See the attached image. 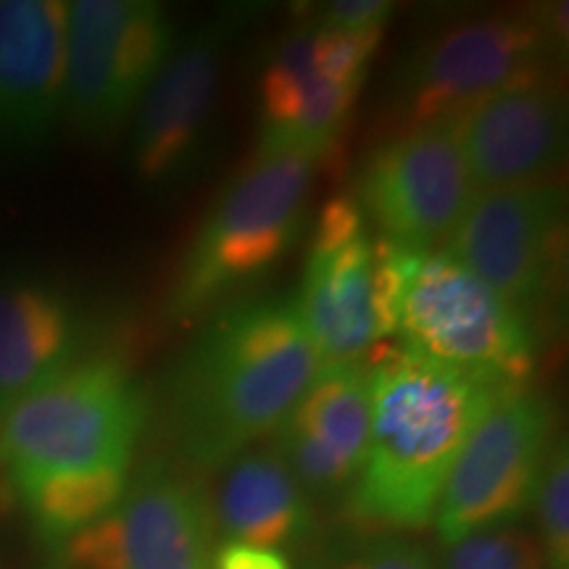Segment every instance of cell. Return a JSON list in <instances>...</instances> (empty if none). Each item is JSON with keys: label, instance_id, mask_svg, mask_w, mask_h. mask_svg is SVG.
<instances>
[{"label": "cell", "instance_id": "cell-1", "mask_svg": "<svg viewBox=\"0 0 569 569\" xmlns=\"http://www.w3.org/2000/svg\"><path fill=\"white\" fill-rule=\"evenodd\" d=\"M319 367L296 298L219 315L169 375L167 425L180 457L230 465L282 425Z\"/></svg>", "mask_w": 569, "mask_h": 569}, {"label": "cell", "instance_id": "cell-2", "mask_svg": "<svg viewBox=\"0 0 569 569\" xmlns=\"http://www.w3.org/2000/svg\"><path fill=\"white\" fill-rule=\"evenodd\" d=\"M372 422L365 467L346 511L372 532H411L436 522L448 472L469 432L503 390L401 346L369 361Z\"/></svg>", "mask_w": 569, "mask_h": 569}, {"label": "cell", "instance_id": "cell-3", "mask_svg": "<svg viewBox=\"0 0 569 569\" xmlns=\"http://www.w3.org/2000/svg\"><path fill=\"white\" fill-rule=\"evenodd\" d=\"M146 422L148 398L122 365H71L0 415V467L13 488L56 472L130 467Z\"/></svg>", "mask_w": 569, "mask_h": 569}, {"label": "cell", "instance_id": "cell-4", "mask_svg": "<svg viewBox=\"0 0 569 569\" xmlns=\"http://www.w3.org/2000/svg\"><path fill=\"white\" fill-rule=\"evenodd\" d=\"M317 163L256 156L198 227L169 293V315L190 319L264 277L306 230Z\"/></svg>", "mask_w": 569, "mask_h": 569}, {"label": "cell", "instance_id": "cell-5", "mask_svg": "<svg viewBox=\"0 0 569 569\" xmlns=\"http://www.w3.org/2000/svg\"><path fill=\"white\" fill-rule=\"evenodd\" d=\"M567 11L478 13L419 42L390 84L388 124L393 134L438 122L503 84L553 67L567 38Z\"/></svg>", "mask_w": 569, "mask_h": 569}, {"label": "cell", "instance_id": "cell-6", "mask_svg": "<svg viewBox=\"0 0 569 569\" xmlns=\"http://www.w3.org/2000/svg\"><path fill=\"white\" fill-rule=\"evenodd\" d=\"M396 332L411 351L501 388H522L536 367L528 311L503 301L446 251L417 256Z\"/></svg>", "mask_w": 569, "mask_h": 569}, {"label": "cell", "instance_id": "cell-7", "mask_svg": "<svg viewBox=\"0 0 569 569\" xmlns=\"http://www.w3.org/2000/svg\"><path fill=\"white\" fill-rule=\"evenodd\" d=\"M156 0L67 3L63 113L84 138H111L130 122L174 48Z\"/></svg>", "mask_w": 569, "mask_h": 569}, {"label": "cell", "instance_id": "cell-8", "mask_svg": "<svg viewBox=\"0 0 569 569\" xmlns=\"http://www.w3.org/2000/svg\"><path fill=\"white\" fill-rule=\"evenodd\" d=\"M557 411L538 390L511 388L490 403L469 432L436 511L443 546L459 538L519 522L532 496L546 457L557 443Z\"/></svg>", "mask_w": 569, "mask_h": 569}, {"label": "cell", "instance_id": "cell-9", "mask_svg": "<svg viewBox=\"0 0 569 569\" xmlns=\"http://www.w3.org/2000/svg\"><path fill=\"white\" fill-rule=\"evenodd\" d=\"M475 196L453 122H438L390 134L369 156L356 203L382 240L436 253L453 238Z\"/></svg>", "mask_w": 569, "mask_h": 569}, {"label": "cell", "instance_id": "cell-10", "mask_svg": "<svg viewBox=\"0 0 569 569\" xmlns=\"http://www.w3.org/2000/svg\"><path fill=\"white\" fill-rule=\"evenodd\" d=\"M238 27V19L219 17L174 42L132 117L130 167L142 188L177 190L201 169L224 59Z\"/></svg>", "mask_w": 569, "mask_h": 569}, {"label": "cell", "instance_id": "cell-11", "mask_svg": "<svg viewBox=\"0 0 569 569\" xmlns=\"http://www.w3.org/2000/svg\"><path fill=\"white\" fill-rule=\"evenodd\" d=\"M211 501L184 475L156 467L109 515L61 543L69 569H211Z\"/></svg>", "mask_w": 569, "mask_h": 569}, {"label": "cell", "instance_id": "cell-12", "mask_svg": "<svg viewBox=\"0 0 569 569\" xmlns=\"http://www.w3.org/2000/svg\"><path fill=\"white\" fill-rule=\"evenodd\" d=\"M565 217L567 196L557 180L488 190L475 196L443 251L528 311L557 277Z\"/></svg>", "mask_w": 569, "mask_h": 569}, {"label": "cell", "instance_id": "cell-13", "mask_svg": "<svg viewBox=\"0 0 569 569\" xmlns=\"http://www.w3.org/2000/svg\"><path fill=\"white\" fill-rule=\"evenodd\" d=\"M478 193L557 180L567 156L569 113L557 67L503 84L453 119Z\"/></svg>", "mask_w": 569, "mask_h": 569}, {"label": "cell", "instance_id": "cell-14", "mask_svg": "<svg viewBox=\"0 0 569 569\" xmlns=\"http://www.w3.org/2000/svg\"><path fill=\"white\" fill-rule=\"evenodd\" d=\"M369 422V361L322 365L274 430V453L309 496L343 493L365 467Z\"/></svg>", "mask_w": 569, "mask_h": 569}, {"label": "cell", "instance_id": "cell-15", "mask_svg": "<svg viewBox=\"0 0 569 569\" xmlns=\"http://www.w3.org/2000/svg\"><path fill=\"white\" fill-rule=\"evenodd\" d=\"M67 3L0 0V148L38 151L63 117Z\"/></svg>", "mask_w": 569, "mask_h": 569}, {"label": "cell", "instance_id": "cell-16", "mask_svg": "<svg viewBox=\"0 0 569 569\" xmlns=\"http://www.w3.org/2000/svg\"><path fill=\"white\" fill-rule=\"evenodd\" d=\"M298 311L322 365L365 359L380 340L375 311V243L365 234L336 248H311Z\"/></svg>", "mask_w": 569, "mask_h": 569}, {"label": "cell", "instance_id": "cell-17", "mask_svg": "<svg viewBox=\"0 0 569 569\" xmlns=\"http://www.w3.org/2000/svg\"><path fill=\"white\" fill-rule=\"evenodd\" d=\"M224 467L211 511L213 525L224 532L227 543L280 551L309 538L315 528L311 496L274 448L240 453Z\"/></svg>", "mask_w": 569, "mask_h": 569}, {"label": "cell", "instance_id": "cell-18", "mask_svg": "<svg viewBox=\"0 0 569 569\" xmlns=\"http://www.w3.org/2000/svg\"><path fill=\"white\" fill-rule=\"evenodd\" d=\"M77 346L80 325L56 290L32 282L0 284V415L71 367Z\"/></svg>", "mask_w": 569, "mask_h": 569}, {"label": "cell", "instance_id": "cell-19", "mask_svg": "<svg viewBox=\"0 0 569 569\" xmlns=\"http://www.w3.org/2000/svg\"><path fill=\"white\" fill-rule=\"evenodd\" d=\"M130 467L80 469L30 480L17 493L30 515L34 530L46 540L63 543L92 522L109 515L130 488Z\"/></svg>", "mask_w": 569, "mask_h": 569}, {"label": "cell", "instance_id": "cell-20", "mask_svg": "<svg viewBox=\"0 0 569 569\" xmlns=\"http://www.w3.org/2000/svg\"><path fill=\"white\" fill-rule=\"evenodd\" d=\"M319 82L322 77L315 67V24L301 27L277 46L261 74V132L293 124Z\"/></svg>", "mask_w": 569, "mask_h": 569}, {"label": "cell", "instance_id": "cell-21", "mask_svg": "<svg viewBox=\"0 0 569 569\" xmlns=\"http://www.w3.org/2000/svg\"><path fill=\"white\" fill-rule=\"evenodd\" d=\"M438 569H549V561L536 532L503 522L446 546Z\"/></svg>", "mask_w": 569, "mask_h": 569}, {"label": "cell", "instance_id": "cell-22", "mask_svg": "<svg viewBox=\"0 0 569 569\" xmlns=\"http://www.w3.org/2000/svg\"><path fill=\"white\" fill-rule=\"evenodd\" d=\"M532 507L538 515V540L549 569H569V453L567 440L551 446L540 472Z\"/></svg>", "mask_w": 569, "mask_h": 569}, {"label": "cell", "instance_id": "cell-23", "mask_svg": "<svg viewBox=\"0 0 569 569\" xmlns=\"http://www.w3.org/2000/svg\"><path fill=\"white\" fill-rule=\"evenodd\" d=\"M386 30L338 32L315 24L317 74L336 84H365L367 63L380 48Z\"/></svg>", "mask_w": 569, "mask_h": 569}, {"label": "cell", "instance_id": "cell-24", "mask_svg": "<svg viewBox=\"0 0 569 569\" xmlns=\"http://www.w3.org/2000/svg\"><path fill=\"white\" fill-rule=\"evenodd\" d=\"M332 569H438V565L415 540L377 532L375 538L348 549Z\"/></svg>", "mask_w": 569, "mask_h": 569}, {"label": "cell", "instance_id": "cell-25", "mask_svg": "<svg viewBox=\"0 0 569 569\" xmlns=\"http://www.w3.org/2000/svg\"><path fill=\"white\" fill-rule=\"evenodd\" d=\"M393 17V3L388 0H336L319 11L317 27L338 32H372L386 30Z\"/></svg>", "mask_w": 569, "mask_h": 569}, {"label": "cell", "instance_id": "cell-26", "mask_svg": "<svg viewBox=\"0 0 569 569\" xmlns=\"http://www.w3.org/2000/svg\"><path fill=\"white\" fill-rule=\"evenodd\" d=\"M365 213L356 198H332L319 213L315 224V238H311V248H336L343 246L348 240L365 234Z\"/></svg>", "mask_w": 569, "mask_h": 569}, {"label": "cell", "instance_id": "cell-27", "mask_svg": "<svg viewBox=\"0 0 569 569\" xmlns=\"http://www.w3.org/2000/svg\"><path fill=\"white\" fill-rule=\"evenodd\" d=\"M211 569H290L282 551L246 543H224L213 551Z\"/></svg>", "mask_w": 569, "mask_h": 569}, {"label": "cell", "instance_id": "cell-28", "mask_svg": "<svg viewBox=\"0 0 569 569\" xmlns=\"http://www.w3.org/2000/svg\"><path fill=\"white\" fill-rule=\"evenodd\" d=\"M46 569H61V567H46Z\"/></svg>", "mask_w": 569, "mask_h": 569}]
</instances>
